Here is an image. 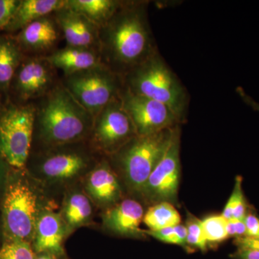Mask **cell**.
Returning <instances> with one entry per match:
<instances>
[{"label": "cell", "mask_w": 259, "mask_h": 259, "mask_svg": "<svg viewBox=\"0 0 259 259\" xmlns=\"http://www.w3.org/2000/svg\"><path fill=\"white\" fill-rule=\"evenodd\" d=\"M146 2H121L99 30L102 64L123 77L157 50L147 16Z\"/></svg>", "instance_id": "obj_1"}, {"label": "cell", "mask_w": 259, "mask_h": 259, "mask_svg": "<svg viewBox=\"0 0 259 259\" xmlns=\"http://www.w3.org/2000/svg\"><path fill=\"white\" fill-rule=\"evenodd\" d=\"M35 107V127L47 147L77 144L90 137L94 117L62 83L40 99Z\"/></svg>", "instance_id": "obj_2"}, {"label": "cell", "mask_w": 259, "mask_h": 259, "mask_svg": "<svg viewBox=\"0 0 259 259\" xmlns=\"http://www.w3.org/2000/svg\"><path fill=\"white\" fill-rule=\"evenodd\" d=\"M122 79L124 88L131 93L164 104L181 122L185 120L188 94L158 51Z\"/></svg>", "instance_id": "obj_3"}, {"label": "cell", "mask_w": 259, "mask_h": 259, "mask_svg": "<svg viewBox=\"0 0 259 259\" xmlns=\"http://www.w3.org/2000/svg\"><path fill=\"white\" fill-rule=\"evenodd\" d=\"M23 171L13 169L7 175L0 199L3 243L24 241L32 244L33 241L40 214L38 197Z\"/></svg>", "instance_id": "obj_4"}, {"label": "cell", "mask_w": 259, "mask_h": 259, "mask_svg": "<svg viewBox=\"0 0 259 259\" xmlns=\"http://www.w3.org/2000/svg\"><path fill=\"white\" fill-rule=\"evenodd\" d=\"M175 127L148 136H136L112 155L131 190L141 192L144 188L166 151Z\"/></svg>", "instance_id": "obj_5"}, {"label": "cell", "mask_w": 259, "mask_h": 259, "mask_svg": "<svg viewBox=\"0 0 259 259\" xmlns=\"http://www.w3.org/2000/svg\"><path fill=\"white\" fill-rule=\"evenodd\" d=\"M61 83L94 118L123 88L122 78L102 64L64 76Z\"/></svg>", "instance_id": "obj_6"}, {"label": "cell", "mask_w": 259, "mask_h": 259, "mask_svg": "<svg viewBox=\"0 0 259 259\" xmlns=\"http://www.w3.org/2000/svg\"><path fill=\"white\" fill-rule=\"evenodd\" d=\"M33 105L13 106L0 117V157L12 169L24 170L35 127Z\"/></svg>", "instance_id": "obj_7"}, {"label": "cell", "mask_w": 259, "mask_h": 259, "mask_svg": "<svg viewBox=\"0 0 259 259\" xmlns=\"http://www.w3.org/2000/svg\"><path fill=\"white\" fill-rule=\"evenodd\" d=\"M136 136L119 95L95 116L89 138L95 151L112 156Z\"/></svg>", "instance_id": "obj_8"}, {"label": "cell", "mask_w": 259, "mask_h": 259, "mask_svg": "<svg viewBox=\"0 0 259 259\" xmlns=\"http://www.w3.org/2000/svg\"><path fill=\"white\" fill-rule=\"evenodd\" d=\"M180 139L178 125L174 130L166 151L141 190L148 202L173 203L177 200L180 178Z\"/></svg>", "instance_id": "obj_9"}, {"label": "cell", "mask_w": 259, "mask_h": 259, "mask_svg": "<svg viewBox=\"0 0 259 259\" xmlns=\"http://www.w3.org/2000/svg\"><path fill=\"white\" fill-rule=\"evenodd\" d=\"M120 98L137 136H148L171 128L181 121L168 106L152 99L140 96L122 88Z\"/></svg>", "instance_id": "obj_10"}, {"label": "cell", "mask_w": 259, "mask_h": 259, "mask_svg": "<svg viewBox=\"0 0 259 259\" xmlns=\"http://www.w3.org/2000/svg\"><path fill=\"white\" fill-rule=\"evenodd\" d=\"M74 144L51 147L39 158L37 168L40 176L52 182L74 180L82 175L91 164L87 151L74 148Z\"/></svg>", "instance_id": "obj_11"}, {"label": "cell", "mask_w": 259, "mask_h": 259, "mask_svg": "<svg viewBox=\"0 0 259 259\" xmlns=\"http://www.w3.org/2000/svg\"><path fill=\"white\" fill-rule=\"evenodd\" d=\"M55 69L45 56L28 58L17 69L13 80L15 90L24 101L40 99L54 88Z\"/></svg>", "instance_id": "obj_12"}, {"label": "cell", "mask_w": 259, "mask_h": 259, "mask_svg": "<svg viewBox=\"0 0 259 259\" xmlns=\"http://www.w3.org/2000/svg\"><path fill=\"white\" fill-rule=\"evenodd\" d=\"M68 47L99 51L100 28L80 13L64 6L54 13Z\"/></svg>", "instance_id": "obj_13"}, {"label": "cell", "mask_w": 259, "mask_h": 259, "mask_svg": "<svg viewBox=\"0 0 259 259\" xmlns=\"http://www.w3.org/2000/svg\"><path fill=\"white\" fill-rule=\"evenodd\" d=\"M87 194L101 207H110L119 202L122 195L120 182L115 171L106 161H102L87 175Z\"/></svg>", "instance_id": "obj_14"}, {"label": "cell", "mask_w": 259, "mask_h": 259, "mask_svg": "<svg viewBox=\"0 0 259 259\" xmlns=\"http://www.w3.org/2000/svg\"><path fill=\"white\" fill-rule=\"evenodd\" d=\"M68 234L60 213L42 211L37 218L32 246L35 253L55 256L64 253L63 242Z\"/></svg>", "instance_id": "obj_15"}, {"label": "cell", "mask_w": 259, "mask_h": 259, "mask_svg": "<svg viewBox=\"0 0 259 259\" xmlns=\"http://www.w3.org/2000/svg\"><path fill=\"white\" fill-rule=\"evenodd\" d=\"M60 32L52 14L29 24L19 31L15 40L21 51L42 54L55 47L60 37Z\"/></svg>", "instance_id": "obj_16"}, {"label": "cell", "mask_w": 259, "mask_h": 259, "mask_svg": "<svg viewBox=\"0 0 259 259\" xmlns=\"http://www.w3.org/2000/svg\"><path fill=\"white\" fill-rule=\"evenodd\" d=\"M144 214L139 202L126 199L107 209L103 215V223L107 229L117 234L139 236L144 233L140 228Z\"/></svg>", "instance_id": "obj_17"}, {"label": "cell", "mask_w": 259, "mask_h": 259, "mask_svg": "<svg viewBox=\"0 0 259 259\" xmlns=\"http://www.w3.org/2000/svg\"><path fill=\"white\" fill-rule=\"evenodd\" d=\"M45 57L54 69L61 70L64 76L102 64L98 51L68 46Z\"/></svg>", "instance_id": "obj_18"}, {"label": "cell", "mask_w": 259, "mask_h": 259, "mask_svg": "<svg viewBox=\"0 0 259 259\" xmlns=\"http://www.w3.org/2000/svg\"><path fill=\"white\" fill-rule=\"evenodd\" d=\"M65 5V0H23L20 1L14 16L5 30L20 31L27 25L38 20L54 14Z\"/></svg>", "instance_id": "obj_19"}, {"label": "cell", "mask_w": 259, "mask_h": 259, "mask_svg": "<svg viewBox=\"0 0 259 259\" xmlns=\"http://www.w3.org/2000/svg\"><path fill=\"white\" fill-rule=\"evenodd\" d=\"M93 214V203L88 194L74 191L65 197L60 214L68 233L90 223Z\"/></svg>", "instance_id": "obj_20"}, {"label": "cell", "mask_w": 259, "mask_h": 259, "mask_svg": "<svg viewBox=\"0 0 259 259\" xmlns=\"http://www.w3.org/2000/svg\"><path fill=\"white\" fill-rule=\"evenodd\" d=\"M122 1L115 0H65L64 6L88 18L99 28L115 13Z\"/></svg>", "instance_id": "obj_21"}, {"label": "cell", "mask_w": 259, "mask_h": 259, "mask_svg": "<svg viewBox=\"0 0 259 259\" xmlns=\"http://www.w3.org/2000/svg\"><path fill=\"white\" fill-rule=\"evenodd\" d=\"M22 61V51L16 40L0 37V88H9Z\"/></svg>", "instance_id": "obj_22"}, {"label": "cell", "mask_w": 259, "mask_h": 259, "mask_svg": "<svg viewBox=\"0 0 259 259\" xmlns=\"http://www.w3.org/2000/svg\"><path fill=\"white\" fill-rule=\"evenodd\" d=\"M143 222L148 231H158L181 224V216L172 203L161 202L148 208Z\"/></svg>", "instance_id": "obj_23"}, {"label": "cell", "mask_w": 259, "mask_h": 259, "mask_svg": "<svg viewBox=\"0 0 259 259\" xmlns=\"http://www.w3.org/2000/svg\"><path fill=\"white\" fill-rule=\"evenodd\" d=\"M242 182L241 177H236L234 189L221 214L227 221L232 219L243 221L246 215L247 204L242 189Z\"/></svg>", "instance_id": "obj_24"}, {"label": "cell", "mask_w": 259, "mask_h": 259, "mask_svg": "<svg viewBox=\"0 0 259 259\" xmlns=\"http://www.w3.org/2000/svg\"><path fill=\"white\" fill-rule=\"evenodd\" d=\"M227 221L222 214L209 216L202 221L204 236L207 243H218L228 239Z\"/></svg>", "instance_id": "obj_25"}, {"label": "cell", "mask_w": 259, "mask_h": 259, "mask_svg": "<svg viewBox=\"0 0 259 259\" xmlns=\"http://www.w3.org/2000/svg\"><path fill=\"white\" fill-rule=\"evenodd\" d=\"M185 226L187 231V245L201 250H207L208 243L204 236L202 221L187 212Z\"/></svg>", "instance_id": "obj_26"}, {"label": "cell", "mask_w": 259, "mask_h": 259, "mask_svg": "<svg viewBox=\"0 0 259 259\" xmlns=\"http://www.w3.org/2000/svg\"><path fill=\"white\" fill-rule=\"evenodd\" d=\"M31 243L24 241L4 242L0 248V259H35Z\"/></svg>", "instance_id": "obj_27"}, {"label": "cell", "mask_w": 259, "mask_h": 259, "mask_svg": "<svg viewBox=\"0 0 259 259\" xmlns=\"http://www.w3.org/2000/svg\"><path fill=\"white\" fill-rule=\"evenodd\" d=\"M144 233L164 243L180 245L182 246L187 245V231L186 226L184 225H177L176 226L163 228L158 231H144Z\"/></svg>", "instance_id": "obj_28"}, {"label": "cell", "mask_w": 259, "mask_h": 259, "mask_svg": "<svg viewBox=\"0 0 259 259\" xmlns=\"http://www.w3.org/2000/svg\"><path fill=\"white\" fill-rule=\"evenodd\" d=\"M20 4V0H0V30L8 27Z\"/></svg>", "instance_id": "obj_29"}, {"label": "cell", "mask_w": 259, "mask_h": 259, "mask_svg": "<svg viewBox=\"0 0 259 259\" xmlns=\"http://www.w3.org/2000/svg\"><path fill=\"white\" fill-rule=\"evenodd\" d=\"M243 222L246 230V236L252 238H259V218L253 213L247 212Z\"/></svg>", "instance_id": "obj_30"}, {"label": "cell", "mask_w": 259, "mask_h": 259, "mask_svg": "<svg viewBox=\"0 0 259 259\" xmlns=\"http://www.w3.org/2000/svg\"><path fill=\"white\" fill-rule=\"evenodd\" d=\"M227 233L228 237H235V238H242L246 236V230H245V223L243 221L238 220H230L227 222Z\"/></svg>", "instance_id": "obj_31"}, {"label": "cell", "mask_w": 259, "mask_h": 259, "mask_svg": "<svg viewBox=\"0 0 259 259\" xmlns=\"http://www.w3.org/2000/svg\"><path fill=\"white\" fill-rule=\"evenodd\" d=\"M234 243L237 248H241V249L259 250V238L242 237V238H236Z\"/></svg>", "instance_id": "obj_32"}, {"label": "cell", "mask_w": 259, "mask_h": 259, "mask_svg": "<svg viewBox=\"0 0 259 259\" xmlns=\"http://www.w3.org/2000/svg\"><path fill=\"white\" fill-rule=\"evenodd\" d=\"M231 257L233 259H259V250L238 248Z\"/></svg>", "instance_id": "obj_33"}, {"label": "cell", "mask_w": 259, "mask_h": 259, "mask_svg": "<svg viewBox=\"0 0 259 259\" xmlns=\"http://www.w3.org/2000/svg\"><path fill=\"white\" fill-rule=\"evenodd\" d=\"M237 93L238 94L240 97H241L242 100L248 106L251 107L255 112H259V103L253 100L251 97L249 96L245 90L241 87H238L236 89Z\"/></svg>", "instance_id": "obj_34"}, {"label": "cell", "mask_w": 259, "mask_h": 259, "mask_svg": "<svg viewBox=\"0 0 259 259\" xmlns=\"http://www.w3.org/2000/svg\"><path fill=\"white\" fill-rule=\"evenodd\" d=\"M7 175H8V174H7ZM6 178L7 175H5V176H1V175H0V199H1L2 195H3V190H4Z\"/></svg>", "instance_id": "obj_35"}, {"label": "cell", "mask_w": 259, "mask_h": 259, "mask_svg": "<svg viewBox=\"0 0 259 259\" xmlns=\"http://www.w3.org/2000/svg\"><path fill=\"white\" fill-rule=\"evenodd\" d=\"M35 257V259H57L56 256L54 255L49 254V253H39Z\"/></svg>", "instance_id": "obj_36"}, {"label": "cell", "mask_w": 259, "mask_h": 259, "mask_svg": "<svg viewBox=\"0 0 259 259\" xmlns=\"http://www.w3.org/2000/svg\"><path fill=\"white\" fill-rule=\"evenodd\" d=\"M0 241L3 243V228H2L1 218H0Z\"/></svg>", "instance_id": "obj_37"}]
</instances>
